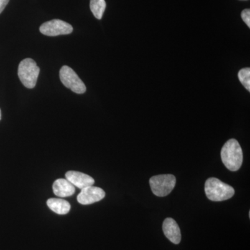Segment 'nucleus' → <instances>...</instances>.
<instances>
[{
    "instance_id": "6e6552de",
    "label": "nucleus",
    "mask_w": 250,
    "mask_h": 250,
    "mask_svg": "<svg viewBox=\"0 0 250 250\" xmlns=\"http://www.w3.org/2000/svg\"><path fill=\"white\" fill-rule=\"evenodd\" d=\"M163 231L169 241L174 244H179L182 240L180 228L178 224L171 218H166L163 223Z\"/></svg>"
},
{
    "instance_id": "9b49d317",
    "label": "nucleus",
    "mask_w": 250,
    "mask_h": 250,
    "mask_svg": "<svg viewBox=\"0 0 250 250\" xmlns=\"http://www.w3.org/2000/svg\"><path fill=\"white\" fill-rule=\"evenodd\" d=\"M47 205L52 211L59 215L67 214L70 210V204L62 199H49Z\"/></svg>"
},
{
    "instance_id": "dca6fc26",
    "label": "nucleus",
    "mask_w": 250,
    "mask_h": 250,
    "mask_svg": "<svg viewBox=\"0 0 250 250\" xmlns=\"http://www.w3.org/2000/svg\"><path fill=\"white\" fill-rule=\"evenodd\" d=\"M1 110H0V120H1Z\"/></svg>"
},
{
    "instance_id": "9d476101",
    "label": "nucleus",
    "mask_w": 250,
    "mask_h": 250,
    "mask_svg": "<svg viewBox=\"0 0 250 250\" xmlns=\"http://www.w3.org/2000/svg\"><path fill=\"white\" fill-rule=\"evenodd\" d=\"M53 192L58 197H70L75 193V187L66 179H59L54 182Z\"/></svg>"
},
{
    "instance_id": "0eeeda50",
    "label": "nucleus",
    "mask_w": 250,
    "mask_h": 250,
    "mask_svg": "<svg viewBox=\"0 0 250 250\" xmlns=\"http://www.w3.org/2000/svg\"><path fill=\"white\" fill-rule=\"evenodd\" d=\"M105 192L100 188L90 186L82 189L77 196V201L82 205H92L101 201L105 197Z\"/></svg>"
},
{
    "instance_id": "4468645a",
    "label": "nucleus",
    "mask_w": 250,
    "mask_h": 250,
    "mask_svg": "<svg viewBox=\"0 0 250 250\" xmlns=\"http://www.w3.org/2000/svg\"><path fill=\"white\" fill-rule=\"evenodd\" d=\"M241 18L245 23L248 25V27H250V10L245 9L242 11Z\"/></svg>"
},
{
    "instance_id": "f03ea898",
    "label": "nucleus",
    "mask_w": 250,
    "mask_h": 250,
    "mask_svg": "<svg viewBox=\"0 0 250 250\" xmlns=\"http://www.w3.org/2000/svg\"><path fill=\"white\" fill-rule=\"evenodd\" d=\"M205 190L207 198L213 202L228 200L231 198L235 193L233 187L215 177L207 179L205 183Z\"/></svg>"
},
{
    "instance_id": "7ed1b4c3",
    "label": "nucleus",
    "mask_w": 250,
    "mask_h": 250,
    "mask_svg": "<svg viewBox=\"0 0 250 250\" xmlns=\"http://www.w3.org/2000/svg\"><path fill=\"white\" fill-rule=\"evenodd\" d=\"M40 68L35 61L25 59L20 62L18 75L23 85L27 88H34L36 86Z\"/></svg>"
},
{
    "instance_id": "f257e3e1",
    "label": "nucleus",
    "mask_w": 250,
    "mask_h": 250,
    "mask_svg": "<svg viewBox=\"0 0 250 250\" xmlns=\"http://www.w3.org/2000/svg\"><path fill=\"white\" fill-rule=\"evenodd\" d=\"M222 161L228 170L235 172L241 168L243 161V150L236 139H229L221 150Z\"/></svg>"
},
{
    "instance_id": "20e7f679",
    "label": "nucleus",
    "mask_w": 250,
    "mask_h": 250,
    "mask_svg": "<svg viewBox=\"0 0 250 250\" xmlns=\"http://www.w3.org/2000/svg\"><path fill=\"white\" fill-rule=\"evenodd\" d=\"M151 189L158 197H165L170 193L176 185V178L172 174H160L149 179Z\"/></svg>"
},
{
    "instance_id": "f8f14e48",
    "label": "nucleus",
    "mask_w": 250,
    "mask_h": 250,
    "mask_svg": "<svg viewBox=\"0 0 250 250\" xmlns=\"http://www.w3.org/2000/svg\"><path fill=\"white\" fill-rule=\"evenodd\" d=\"M106 6L105 0H90V11L97 19L101 20L103 18Z\"/></svg>"
},
{
    "instance_id": "ddd939ff",
    "label": "nucleus",
    "mask_w": 250,
    "mask_h": 250,
    "mask_svg": "<svg viewBox=\"0 0 250 250\" xmlns=\"http://www.w3.org/2000/svg\"><path fill=\"white\" fill-rule=\"evenodd\" d=\"M238 79L243 86L246 88L248 91H250V68L246 67V68L241 69L238 72Z\"/></svg>"
},
{
    "instance_id": "1a4fd4ad",
    "label": "nucleus",
    "mask_w": 250,
    "mask_h": 250,
    "mask_svg": "<svg viewBox=\"0 0 250 250\" xmlns=\"http://www.w3.org/2000/svg\"><path fill=\"white\" fill-rule=\"evenodd\" d=\"M65 177L72 185L79 188L81 190L84 188L93 186L95 184V180L93 177L77 171H68L65 174Z\"/></svg>"
},
{
    "instance_id": "39448f33",
    "label": "nucleus",
    "mask_w": 250,
    "mask_h": 250,
    "mask_svg": "<svg viewBox=\"0 0 250 250\" xmlns=\"http://www.w3.org/2000/svg\"><path fill=\"white\" fill-rule=\"evenodd\" d=\"M59 76L62 84L70 88L74 93L83 94L86 91L84 83L71 67L67 65L62 66L59 72Z\"/></svg>"
},
{
    "instance_id": "2eb2a0df",
    "label": "nucleus",
    "mask_w": 250,
    "mask_h": 250,
    "mask_svg": "<svg viewBox=\"0 0 250 250\" xmlns=\"http://www.w3.org/2000/svg\"><path fill=\"white\" fill-rule=\"evenodd\" d=\"M9 1V0H0V14L4 11Z\"/></svg>"
},
{
    "instance_id": "423d86ee",
    "label": "nucleus",
    "mask_w": 250,
    "mask_h": 250,
    "mask_svg": "<svg viewBox=\"0 0 250 250\" xmlns=\"http://www.w3.org/2000/svg\"><path fill=\"white\" fill-rule=\"evenodd\" d=\"M72 31L71 24L57 19L43 23L40 27L41 33L47 36L67 35L71 34Z\"/></svg>"
}]
</instances>
